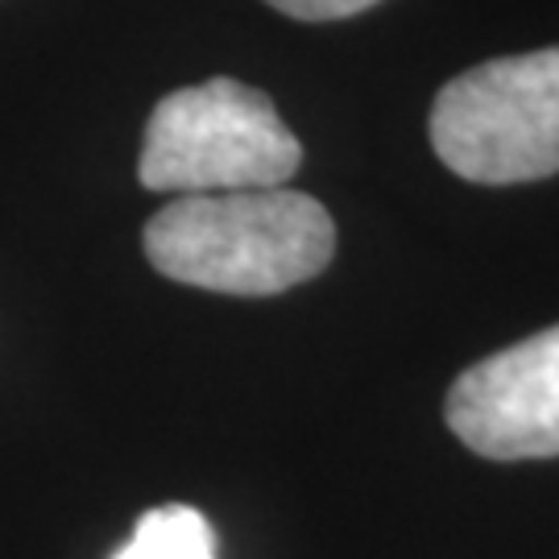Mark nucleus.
Instances as JSON below:
<instances>
[{
	"label": "nucleus",
	"instance_id": "4",
	"mask_svg": "<svg viewBox=\"0 0 559 559\" xmlns=\"http://www.w3.org/2000/svg\"><path fill=\"white\" fill-rule=\"evenodd\" d=\"M443 415L485 460L559 456V323L464 369Z\"/></svg>",
	"mask_w": 559,
	"mask_h": 559
},
{
	"label": "nucleus",
	"instance_id": "1",
	"mask_svg": "<svg viewBox=\"0 0 559 559\" xmlns=\"http://www.w3.org/2000/svg\"><path fill=\"white\" fill-rule=\"evenodd\" d=\"M145 258L162 278L216 295H282L328 270L336 224L290 187L179 195L145 224Z\"/></svg>",
	"mask_w": 559,
	"mask_h": 559
},
{
	"label": "nucleus",
	"instance_id": "5",
	"mask_svg": "<svg viewBox=\"0 0 559 559\" xmlns=\"http://www.w3.org/2000/svg\"><path fill=\"white\" fill-rule=\"evenodd\" d=\"M112 559H216V535L195 506H158Z\"/></svg>",
	"mask_w": 559,
	"mask_h": 559
},
{
	"label": "nucleus",
	"instance_id": "2",
	"mask_svg": "<svg viewBox=\"0 0 559 559\" xmlns=\"http://www.w3.org/2000/svg\"><path fill=\"white\" fill-rule=\"evenodd\" d=\"M299 166L302 145L270 96L221 75L154 104L138 179L166 195H224L286 187Z\"/></svg>",
	"mask_w": 559,
	"mask_h": 559
},
{
	"label": "nucleus",
	"instance_id": "3",
	"mask_svg": "<svg viewBox=\"0 0 559 559\" xmlns=\"http://www.w3.org/2000/svg\"><path fill=\"white\" fill-rule=\"evenodd\" d=\"M431 150L480 187L535 182L559 170V46L489 59L443 83L431 104Z\"/></svg>",
	"mask_w": 559,
	"mask_h": 559
},
{
	"label": "nucleus",
	"instance_id": "6",
	"mask_svg": "<svg viewBox=\"0 0 559 559\" xmlns=\"http://www.w3.org/2000/svg\"><path fill=\"white\" fill-rule=\"evenodd\" d=\"M274 4L278 13L299 21H340V17H357L365 9H373L378 0H265Z\"/></svg>",
	"mask_w": 559,
	"mask_h": 559
}]
</instances>
